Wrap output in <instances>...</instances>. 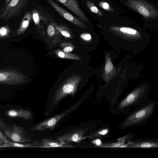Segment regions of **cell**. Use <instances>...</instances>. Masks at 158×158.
I'll return each mask as SVG.
<instances>
[{
  "label": "cell",
  "instance_id": "6da1fadb",
  "mask_svg": "<svg viewBox=\"0 0 158 158\" xmlns=\"http://www.w3.org/2000/svg\"><path fill=\"white\" fill-rule=\"evenodd\" d=\"M155 105L150 102L141 106L125 118L120 127L121 128H125L143 123L153 114Z\"/></svg>",
  "mask_w": 158,
  "mask_h": 158
},
{
  "label": "cell",
  "instance_id": "7a4b0ae2",
  "mask_svg": "<svg viewBox=\"0 0 158 158\" xmlns=\"http://www.w3.org/2000/svg\"><path fill=\"white\" fill-rule=\"evenodd\" d=\"M9 125L0 119V128L5 135L13 141L25 143L30 141L26 135L24 129L15 124Z\"/></svg>",
  "mask_w": 158,
  "mask_h": 158
},
{
  "label": "cell",
  "instance_id": "3957f363",
  "mask_svg": "<svg viewBox=\"0 0 158 158\" xmlns=\"http://www.w3.org/2000/svg\"><path fill=\"white\" fill-rule=\"evenodd\" d=\"M81 78L74 76L69 79L58 89L55 93L52 102L53 105L58 103L62 98L69 94L75 92Z\"/></svg>",
  "mask_w": 158,
  "mask_h": 158
},
{
  "label": "cell",
  "instance_id": "277c9868",
  "mask_svg": "<svg viewBox=\"0 0 158 158\" xmlns=\"http://www.w3.org/2000/svg\"><path fill=\"white\" fill-rule=\"evenodd\" d=\"M127 4L146 18L158 16V11L153 6L143 0H127Z\"/></svg>",
  "mask_w": 158,
  "mask_h": 158
},
{
  "label": "cell",
  "instance_id": "5b68a950",
  "mask_svg": "<svg viewBox=\"0 0 158 158\" xmlns=\"http://www.w3.org/2000/svg\"><path fill=\"white\" fill-rule=\"evenodd\" d=\"M27 0H12L2 10L0 18L7 20L20 15L22 10L27 5Z\"/></svg>",
  "mask_w": 158,
  "mask_h": 158
},
{
  "label": "cell",
  "instance_id": "8992f818",
  "mask_svg": "<svg viewBox=\"0 0 158 158\" xmlns=\"http://www.w3.org/2000/svg\"><path fill=\"white\" fill-rule=\"evenodd\" d=\"M78 103L65 111L57 115L45 120L31 127V131H42L47 129H52L58 122L65 115L74 110L79 104Z\"/></svg>",
  "mask_w": 158,
  "mask_h": 158
},
{
  "label": "cell",
  "instance_id": "52a82bcc",
  "mask_svg": "<svg viewBox=\"0 0 158 158\" xmlns=\"http://www.w3.org/2000/svg\"><path fill=\"white\" fill-rule=\"evenodd\" d=\"M25 76L14 71H0V83L17 84L24 82Z\"/></svg>",
  "mask_w": 158,
  "mask_h": 158
},
{
  "label": "cell",
  "instance_id": "ba28073f",
  "mask_svg": "<svg viewBox=\"0 0 158 158\" xmlns=\"http://www.w3.org/2000/svg\"><path fill=\"white\" fill-rule=\"evenodd\" d=\"M86 131V129H79L56 137V139L57 140L66 143L71 142L78 143L85 139L84 135Z\"/></svg>",
  "mask_w": 158,
  "mask_h": 158
},
{
  "label": "cell",
  "instance_id": "9c48e42d",
  "mask_svg": "<svg viewBox=\"0 0 158 158\" xmlns=\"http://www.w3.org/2000/svg\"><path fill=\"white\" fill-rule=\"evenodd\" d=\"M51 6L64 18L72 23L82 28L86 27L83 22L69 13L52 0H46Z\"/></svg>",
  "mask_w": 158,
  "mask_h": 158
},
{
  "label": "cell",
  "instance_id": "30bf717a",
  "mask_svg": "<svg viewBox=\"0 0 158 158\" xmlns=\"http://www.w3.org/2000/svg\"><path fill=\"white\" fill-rule=\"evenodd\" d=\"M141 97L138 90L135 91L129 94L123 100L118 106V109L122 111L140 104L143 101L140 100Z\"/></svg>",
  "mask_w": 158,
  "mask_h": 158
},
{
  "label": "cell",
  "instance_id": "8fae6325",
  "mask_svg": "<svg viewBox=\"0 0 158 158\" xmlns=\"http://www.w3.org/2000/svg\"><path fill=\"white\" fill-rule=\"evenodd\" d=\"M61 3L75 14L82 20L88 21V19L82 11L76 0H62Z\"/></svg>",
  "mask_w": 158,
  "mask_h": 158
},
{
  "label": "cell",
  "instance_id": "7c38bea8",
  "mask_svg": "<svg viewBox=\"0 0 158 158\" xmlns=\"http://www.w3.org/2000/svg\"><path fill=\"white\" fill-rule=\"evenodd\" d=\"M74 147L64 143L57 140L54 141L50 139H43L40 144H38L37 148H73Z\"/></svg>",
  "mask_w": 158,
  "mask_h": 158
},
{
  "label": "cell",
  "instance_id": "4fadbf2b",
  "mask_svg": "<svg viewBox=\"0 0 158 158\" xmlns=\"http://www.w3.org/2000/svg\"><path fill=\"white\" fill-rule=\"evenodd\" d=\"M6 114L11 118H20L25 119H29L32 117L30 111L21 109L10 110L6 112Z\"/></svg>",
  "mask_w": 158,
  "mask_h": 158
},
{
  "label": "cell",
  "instance_id": "5bb4252c",
  "mask_svg": "<svg viewBox=\"0 0 158 158\" xmlns=\"http://www.w3.org/2000/svg\"><path fill=\"white\" fill-rule=\"evenodd\" d=\"M37 143H25L8 140L7 142H0V148H37Z\"/></svg>",
  "mask_w": 158,
  "mask_h": 158
},
{
  "label": "cell",
  "instance_id": "9a60e30c",
  "mask_svg": "<svg viewBox=\"0 0 158 158\" xmlns=\"http://www.w3.org/2000/svg\"><path fill=\"white\" fill-rule=\"evenodd\" d=\"M31 18V14L30 12H28L25 14L18 30L17 33L18 34L23 33L27 29L30 24Z\"/></svg>",
  "mask_w": 158,
  "mask_h": 158
},
{
  "label": "cell",
  "instance_id": "2e32d148",
  "mask_svg": "<svg viewBox=\"0 0 158 158\" xmlns=\"http://www.w3.org/2000/svg\"><path fill=\"white\" fill-rule=\"evenodd\" d=\"M132 148H152L158 147V143L153 141H143L133 143Z\"/></svg>",
  "mask_w": 158,
  "mask_h": 158
},
{
  "label": "cell",
  "instance_id": "e0dca14e",
  "mask_svg": "<svg viewBox=\"0 0 158 158\" xmlns=\"http://www.w3.org/2000/svg\"><path fill=\"white\" fill-rule=\"evenodd\" d=\"M52 24L63 36L67 38L71 37V35L70 32L65 27L62 25H58L55 23H52Z\"/></svg>",
  "mask_w": 158,
  "mask_h": 158
},
{
  "label": "cell",
  "instance_id": "ac0fdd59",
  "mask_svg": "<svg viewBox=\"0 0 158 158\" xmlns=\"http://www.w3.org/2000/svg\"><path fill=\"white\" fill-rule=\"evenodd\" d=\"M56 53L58 56L61 58L80 60V57L73 54L61 51H57Z\"/></svg>",
  "mask_w": 158,
  "mask_h": 158
},
{
  "label": "cell",
  "instance_id": "d6986e66",
  "mask_svg": "<svg viewBox=\"0 0 158 158\" xmlns=\"http://www.w3.org/2000/svg\"><path fill=\"white\" fill-rule=\"evenodd\" d=\"M86 5L88 8L90 10L100 16H102V14L98 8L95 6V5L92 2L89 1H86Z\"/></svg>",
  "mask_w": 158,
  "mask_h": 158
},
{
  "label": "cell",
  "instance_id": "ffe728a7",
  "mask_svg": "<svg viewBox=\"0 0 158 158\" xmlns=\"http://www.w3.org/2000/svg\"><path fill=\"white\" fill-rule=\"evenodd\" d=\"M113 68V65L110 58L107 59L106 63L105 66V70L107 73H110Z\"/></svg>",
  "mask_w": 158,
  "mask_h": 158
},
{
  "label": "cell",
  "instance_id": "44dd1931",
  "mask_svg": "<svg viewBox=\"0 0 158 158\" xmlns=\"http://www.w3.org/2000/svg\"><path fill=\"white\" fill-rule=\"evenodd\" d=\"M10 32L9 28L6 26L0 27V37L5 36L8 35Z\"/></svg>",
  "mask_w": 158,
  "mask_h": 158
},
{
  "label": "cell",
  "instance_id": "7402d4cb",
  "mask_svg": "<svg viewBox=\"0 0 158 158\" xmlns=\"http://www.w3.org/2000/svg\"><path fill=\"white\" fill-rule=\"evenodd\" d=\"M120 31L123 33L133 35L135 34L137 32L135 30L127 27H121L120 28Z\"/></svg>",
  "mask_w": 158,
  "mask_h": 158
},
{
  "label": "cell",
  "instance_id": "603a6c76",
  "mask_svg": "<svg viewBox=\"0 0 158 158\" xmlns=\"http://www.w3.org/2000/svg\"><path fill=\"white\" fill-rule=\"evenodd\" d=\"M32 18L35 24L37 25L40 22V17L38 13L35 10L33 12Z\"/></svg>",
  "mask_w": 158,
  "mask_h": 158
},
{
  "label": "cell",
  "instance_id": "cb8c5ba5",
  "mask_svg": "<svg viewBox=\"0 0 158 158\" xmlns=\"http://www.w3.org/2000/svg\"><path fill=\"white\" fill-rule=\"evenodd\" d=\"M55 27L52 24L48 26L47 29V33L49 36H52L54 35L55 31Z\"/></svg>",
  "mask_w": 158,
  "mask_h": 158
},
{
  "label": "cell",
  "instance_id": "d4e9b609",
  "mask_svg": "<svg viewBox=\"0 0 158 158\" xmlns=\"http://www.w3.org/2000/svg\"><path fill=\"white\" fill-rule=\"evenodd\" d=\"M80 37L81 38L85 40H89L91 38L90 35L87 33L82 34Z\"/></svg>",
  "mask_w": 158,
  "mask_h": 158
},
{
  "label": "cell",
  "instance_id": "484cf974",
  "mask_svg": "<svg viewBox=\"0 0 158 158\" xmlns=\"http://www.w3.org/2000/svg\"><path fill=\"white\" fill-rule=\"evenodd\" d=\"M100 6L103 9L109 10L110 7L109 4L107 2H102L99 4Z\"/></svg>",
  "mask_w": 158,
  "mask_h": 158
},
{
  "label": "cell",
  "instance_id": "4316f807",
  "mask_svg": "<svg viewBox=\"0 0 158 158\" xmlns=\"http://www.w3.org/2000/svg\"><path fill=\"white\" fill-rule=\"evenodd\" d=\"M8 140L5 135L2 132L0 128V141L2 142H7Z\"/></svg>",
  "mask_w": 158,
  "mask_h": 158
},
{
  "label": "cell",
  "instance_id": "83f0119b",
  "mask_svg": "<svg viewBox=\"0 0 158 158\" xmlns=\"http://www.w3.org/2000/svg\"><path fill=\"white\" fill-rule=\"evenodd\" d=\"M73 50V48L71 46L65 47L63 49V51L65 52L68 53L71 52Z\"/></svg>",
  "mask_w": 158,
  "mask_h": 158
},
{
  "label": "cell",
  "instance_id": "f1b7e54d",
  "mask_svg": "<svg viewBox=\"0 0 158 158\" xmlns=\"http://www.w3.org/2000/svg\"><path fill=\"white\" fill-rule=\"evenodd\" d=\"M92 143L98 146L101 145V142L99 139H97L92 141Z\"/></svg>",
  "mask_w": 158,
  "mask_h": 158
},
{
  "label": "cell",
  "instance_id": "f546056e",
  "mask_svg": "<svg viewBox=\"0 0 158 158\" xmlns=\"http://www.w3.org/2000/svg\"><path fill=\"white\" fill-rule=\"evenodd\" d=\"M108 132V130L107 129H103L98 132V134L102 135H104L106 134Z\"/></svg>",
  "mask_w": 158,
  "mask_h": 158
},
{
  "label": "cell",
  "instance_id": "4dcf8cb0",
  "mask_svg": "<svg viewBox=\"0 0 158 158\" xmlns=\"http://www.w3.org/2000/svg\"><path fill=\"white\" fill-rule=\"evenodd\" d=\"M12 0H6L5 1V3L7 4L9 2H10Z\"/></svg>",
  "mask_w": 158,
  "mask_h": 158
}]
</instances>
